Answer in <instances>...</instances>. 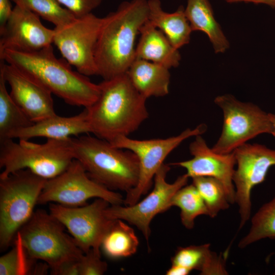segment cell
I'll return each mask as SVG.
<instances>
[{"instance_id": "obj_19", "label": "cell", "mask_w": 275, "mask_h": 275, "mask_svg": "<svg viewBox=\"0 0 275 275\" xmlns=\"http://www.w3.org/2000/svg\"><path fill=\"white\" fill-rule=\"evenodd\" d=\"M141 37L135 48V59L163 65L169 69L177 67L181 60L179 49L148 19L140 31Z\"/></svg>"}, {"instance_id": "obj_20", "label": "cell", "mask_w": 275, "mask_h": 275, "mask_svg": "<svg viewBox=\"0 0 275 275\" xmlns=\"http://www.w3.org/2000/svg\"><path fill=\"white\" fill-rule=\"evenodd\" d=\"M169 69L155 63L135 59L126 73L135 89L147 99L163 97L169 93Z\"/></svg>"}, {"instance_id": "obj_30", "label": "cell", "mask_w": 275, "mask_h": 275, "mask_svg": "<svg viewBox=\"0 0 275 275\" xmlns=\"http://www.w3.org/2000/svg\"><path fill=\"white\" fill-rule=\"evenodd\" d=\"M11 250L0 257V275H24L34 273V261L29 257L16 235Z\"/></svg>"}, {"instance_id": "obj_22", "label": "cell", "mask_w": 275, "mask_h": 275, "mask_svg": "<svg viewBox=\"0 0 275 275\" xmlns=\"http://www.w3.org/2000/svg\"><path fill=\"white\" fill-rule=\"evenodd\" d=\"M184 11L192 31L206 34L216 53L224 52L229 47V42L214 17L208 0H187Z\"/></svg>"}, {"instance_id": "obj_34", "label": "cell", "mask_w": 275, "mask_h": 275, "mask_svg": "<svg viewBox=\"0 0 275 275\" xmlns=\"http://www.w3.org/2000/svg\"><path fill=\"white\" fill-rule=\"evenodd\" d=\"M11 0H0V30L6 24L10 17L12 9Z\"/></svg>"}, {"instance_id": "obj_21", "label": "cell", "mask_w": 275, "mask_h": 275, "mask_svg": "<svg viewBox=\"0 0 275 275\" xmlns=\"http://www.w3.org/2000/svg\"><path fill=\"white\" fill-rule=\"evenodd\" d=\"M148 20L160 30L177 49L188 44L192 31L184 8L180 6L173 13L165 12L160 0H148Z\"/></svg>"}, {"instance_id": "obj_32", "label": "cell", "mask_w": 275, "mask_h": 275, "mask_svg": "<svg viewBox=\"0 0 275 275\" xmlns=\"http://www.w3.org/2000/svg\"><path fill=\"white\" fill-rule=\"evenodd\" d=\"M76 18L86 16L97 8L103 0H57Z\"/></svg>"}, {"instance_id": "obj_9", "label": "cell", "mask_w": 275, "mask_h": 275, "mask_svg": "<svg viewBox=\"0 0 275 275\" xmlns=\"http://www.w3.org/2000/svg\"><path fill=\"white\" fill-rule=\"evenodd\" d=\"M207 129V125L202 123L194 129L187 128L179 134L168 138L140 140L123 136L109 142L115 147L131 151L136 155L139 161L138 183L126 193L124 204L126 206L134 204L142 196L148 192L156 172L172 151L185 140L202 135Z\"/></svg>"}, {"instance_id": "obj_23", "label": "cell", "mask_w": 275, "mask_h": 275, "mask_svg": "<svg viewBox=\"0 0 275 275\" xmlns=\"http://www.w3.org/2000/svg\"><path fill=\"white\" fill-rule=\"evenodd\" d=\"M172 265L183 267L201 274H227L222 257L210 249L209 244L179 248L171 259Z\"/></svg>"}, {"instance_id": "obj_7", "label": "cell", "mask_w": 275, "mask_h": 275, "mask_svg": "<svg viewBox=\"0 0 275 275\" xmlns=\"http://www.w3.org/2000/svg\"><path fill=\"white\" fill-rule=\"evenodd\" d=\"M65 228L49 212L37 209L17 235L30 258L46 263L51 269L65 261L79 259L84 254Z\"/></svg>"}, {"instance_id": "obj_8", "label": "cell", "mask_w": 275, "mask_h": 275, "mask_svg": "<svg viewBox=\"0 0 275 275\" xmlns=\"http://www.w3.org/2000/svg\"><path fill=\"white\" fill-rule=\"evenodd\" d=\"M214 102L223 114L221 134L211 148L214 152L229 153L260 134H271L269 113L258 105L241 102L231 94L218 96Z\"/></svg>"}, {"instance_id": "obj_17", "label": "cell", "mask_w": 275, "mask_h": 275, "mask_svg": "<svg viewBox=\"0 0 275 275\" xmlns=\"http://www.w3.org/2000/svg\"><path fill=\"white\" fill-rule=\"evenodd\" d=\"M0 73L10 87L13 100L33 123L56 115L52 93L45 87L3 60Z\"/></svg>"}, {"instance_id": "obj_4", "label": "cell", "mask_w": 275, "mask_h": 275, "mask_svg": "<svg viewBox=\"0 0 275 275\" xmlns=\"http://www.w3.org/2000/svg\"><path fill=\"white\" fill-rule=\"evenodd\" d=\"M71 143L74 159L81 163L92 179L111 190L126 193L136 185L139 161L131 151L90 135L71 137Z\"/></svg>"}, {"instance_id": "obj_24", "label": "cell", "mask_w": 275, "mask_h": 275, "mask_svg": "<svg viewBox=\"0 0 275 275\" xmlns=\"http://www.w3.org/2000/svg\"><path fill=\"white\" fill-rule=\"evenodd\" d=\"M139 245L134 230L123 220L115 219L103 239L101 248L107 257L117 259L133 255Z\"/></svg>"}, {"instance_id": "obj_16", "label": "cell", "mask_w": 275, "mask_h": 275, "mask_svg": "<svg viewBox=\"0 0 275 275\" xmlns=\"http://www.w3.org/2000/svg\"><path fill=\"white\" fill-rule=\"evenodd\" d=\"M189 150L193 158L169 164L185 169L189 178L210 177L222 183L230 204L235 203V190L233 178L236 159L234 152L219 154L207 145L201 135L195 136Z\"/></svg>"}, {"instance_id": "obj_35", "label": "cell", "mask_w": 275, "mask_h": 275, "mask_svg": "<svg viewBox=\"0 0 275 275\" xmlns=\"http://www.w3.org/2000/svg\"><path fill=\"white\" fill-rule=\"evenodd\" d=\"M190 271L180 266L172 265L166 271L167 275H187Z\"/></svg>"}, {"instance_id": "obj_26", "label": "cell", "mask_w": 275, "mask_h": 275, "mask_svg": "<svg viewBox=\"0 0 275 275\" xmlns=\"http://www.w3.org/2000/svg\"><path fill=\"white\" fill-rule=\"evenodd\" d=\"M172 206L180 208L181 223L187 229L194 228L198 216H208L205 202L193 183L186 184L176 193L171 201V207Z\"/></svg>"}, {"instance_id": "obj_3", "label": "cell", "mask_w": 275, "mask_h": 275, "mask_svg": "<svg viewBox=\"0 0 275 275\" xmlns=\"http://www.w3.org/2000/svg\"><path fill=\"white\" fill-rule=\"evenodd\" d=\"M97 100L87 110L91 131L111 142L128 136L148 118L147 99L134 87L127 73L99 84Z\"/></svg>"}, {"instance_id": "obj_13", "label": "cell", "mask_w": 275, "mask_h": 275, "mask_svg": "<svg viewBox=\"0 0 275 275\" xmlns=\"http://www.w3.org/2000/svg\"><path fill=\"white\" fill-rule=\"evenodd\" d=\"M170 165L163 164L156 172L152 191L144 199L133 205L109 206L105 210L111 219H121L136 227L148 241L150 236V224L158 214L166 211L171 207V201L176 193L186 185L188 176L185 174L178 177L172 183L166 180Z\"/></svg>"}, {"instance_id": "obj_18", "label": "cell", "mask_w": 275, "mask_h": 275, "mask_svg": "<svg viewBox=\"0 0 275 275\" xmlns=\"http://www.w3.org/2000/svg\"><path fill=\"white\" fill-rule=\"evenodd\" d=\"M85 108L80 114L71 117L57 114L10 133L7 139L29 140L36 137L47 139L66 140L71 136L91 133Z\"/></svg>"}, {"instance_id": "obj_10", "label": "cell", "mask_w": 275, "mask_h": 275, "mask_svg": "<svg viewBox=\"0 0 275 275\" xmlns=\"http://www.w3.org/2000/svg\"><path fill=\"white\" fill-rule=\"evenodd\" d=\"M93 198L102 199L111 205L124 202L121 194L90 178L81 163L74 159L62 173L46 180L38 204L54 203L78 207Z\"/></svg>"}, {"instance_id": "obj_11", "label": "cell", "mask_w": 275, "mask_h": 275, "mask_svg": "<svg viewBox=\"0 0 275 275\" xmlns=\"http://www.w3.org/2000/svg\"><path fill=\"white\" fill-rule=\"evenodd\" d=\"M109 204L100 198L78 207L51 203L49 212L68 230L84 253L91 249L100 252L103 239L115 220L106 215L105 210Z\"/></svg>"}, {"instance_id": "obj_12", "label": "cell", "mask_w": 275, "mask_h": 275, "mask_svg": "<svg viewBox=\"0 0 275 275\" xmlns=\"http://www.w3.org/2000/svg\"><path fill=\"white\" fill-rule=\"evenodd\" d=\"M103 22L91 13L54 29L53 43L63 58L87 76L97 75L95 52Z\"/></svg>"}, {"instance_id": "obj_25", "label": "cell", "mask_w": 275, "mask_h": 275, "mask_svg": "<svg viewBox=\"0 0 275 275\" xmlns=\"http://www.w3.org/2000/svg\"><path fill=\"white\" fill-rule=\"evenodd\" d=\"M6 83L0 73V141L7 139L11 132L34 123L13 100Z\"/></svg>"}, {"instance_id": "obj_28", "label": "cell", "mask_w": 275, "mask_h": 275, "mask_svg": "<svg viewBox=\"0 0 275 275\" xmlns=\"http://www.w3.org/2000/svg\"><path fill=\"white\" fill-rule=\"evenodd\" d=\"M192 179V183L205 202L209 216L214 217L219 212L229 207L230 203L221 182L210 177H196Z\"/></svg>"}, {"instance_id": "obj_2", "label": "cell", "mask_w": 275, "mask_h": 275, "mask_svg": "<svg viewBox=\"0 0 275 275\" xmlns=\"http://www.w3.org/2000/svg\"><path fill=\"white\" fill-rule=\"evenodd\" d=\"M148 15V0H130L103 17L95 52L97 75L106 80L127 73L135 59L136 36Z\"/></svg>"}, {"instance_id": "obj_6", "label": "cell", "mask_w": 275, "mask_h": 275, "mask_svg": "<svg viewBox=\"0 0 275 275\" xmlns=\"http://www.w3.org/2000/svg\"><path fill=\"white\" fill-rule=\"evenodd\" d=\"M47 179L29 170L0 178V250L14 242L21 228L31 218Z\"/></svg>"}, {"instance_id": "obj_14", "label": "cell", "mask_w": 275, "mask_h": 275, "mask_svg": "<svg viewBox=\"0 0 275 275\" xmlns=\"http://www.w3.org/2000/svg\"><path fill=\"white\" fill-rule=\"evenodd\" d=\"M237 169L233 181L235 203L240 216L239 229L245 225L251 213V192L265 179L269 169L275 166V149L259 144L245 143L234 151Z\"/></svg>"}, {"instance_id": "obj_31", "label": "cell", "mask_w": 275, "mask_h": 275, "mask_svg": "<svg viewBox=\"0 0 275 275\" xmlns=\"http://www.w3.org/2000/svg\"><path fill=\"white\" fill-rule=\"evenodd\" d=\"M80 275H102L107 269L106 262L101 259L100 252L91 249L79 260Z\"/></svg>"}, {"instance_id": "obj_15", "label": "cell", "mask_w": 275, "mask_h": 275, "mask_svg": "<svg viewBox=\"0 0 275 275\" xmlns=\"http://www.w3.org/2000/svg\"><path fill=\"white\" fill-rule=\"evenodd\" d=\"M54 30L45 26L40 17L15 5L5 26L0 30V54L6 50L31 52L53 42Z\"/></svg>"}, {"instance_id": "obj_37", "label": "cell", "mask_w": 275, "mask_h": 275, "mask_svg": "<svg viewBox=\"0 0 275 275\" xmlns=\"http://www.w3.org/2000/svg\"><path fill=\"white\" fill-rule=\"evenodd\" d=\"M269 115L272 124V131L271 134L275 137V114L269 113Z\"/></svg>"}, {"instance_id": "obj_29", "label": "cell", "mask_w": 275, "mask_h": 275, "mask_svg": "<svg viewBox=\"0 0 275 275\" xmlns=\"http://www.w3.org/2000/svg\"><path fill=\"white\" fill-rule=\"evenodd\" d=\"M15 5L23 7L55 25L64 26L76 18L57 0H11Z\"/></svg>"}, {"instance_id": "obj_5", "label": "cell", "mask_w": 275, "mask_h": 275, "mask_svg": "<svg viewBox=\"0 0 275 275\" xmlns=\"http://www.w3.org/2000/svg\"><path fill=\"white\" fill-rule=\"evenodd\" d=\"M74 159L71 138L47 139L43 144L12 139L0 141V178L16 171L27 169L49 179L65 171Z\"/></svg>"}, {"instance_id": "obj_33", "label": "cell", "mask_w": 275, "mask_h": 275, "mask_svg": "<svg viewBox=\"0 0 275 275\" xmlns=\"http://www.w3.org/2000/svg\"><path fill=\"white\" fill-rule=\"evenodd\" d=\"M79 260L65 261L50 269V273L53 275H80Z\"/></svg>"}, {"instance_id": "obj_27", "label": "cell", "mask_w": 275, "mask_h": 275, "mask_svg": "<svg viewBox=\"0 0 275 275\" xmlns=\"http://www.w3.org/2000/svg\"><path fill=\"white\" fill-rule=\"evenodd\" d=\"M265 238H275V197L263 204L253 216L250 230L239 241L238 247L244 249Z\"/></svg>"}, {"instance_id": "obj_36", "label": "cell", "mask_w": 275, "mask_h": 275, "mask_svg": "<svg viewBox=\"0 0 275 275\" xmlns=\"http://www.w3.org/2000/svg\"><path fill=\"white\" fill-rule=\"evenodd\" d=\"M229 3L239 2L252 3L256 4H262L275 8V0H224Z\"/></svg>"}, {"instance_id": "obj_1", "label": "cell", "mask_w": 275, "mask_h": 275, "mask_svg": "<svg viewBox=\"0 0 275 275\" xmlns=\"http://www.w3.org/2000/svg\"><path fill=\"white\" fill-rule=\"evenodd\" d=\"M0 59L69 105L87 108L100 95L99 84L73 70L65 59L58 58L52 45L31 52L6 50Z\"/></svg>"}]
</instances>
